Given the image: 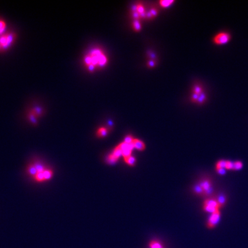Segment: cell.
Wrapping results in <instances>:
<instances>
[{
	"label": "cell",
	"instance_id": "obj_15",
	"mask_svg": "<svg viewBox=\"0 0 248 248\" xmlns=\"http://www.w3.org/2000/svg\"><path fill=\"white\" fill-rule=\"evenodd\" d=\"M33 178L34 180H35L36 182H43L45 181L43 172L37 173Z\"/></svg>",
	"mask_w": 248,
	"mask_h": 248
},
{
	"label": "cell",
	"instance_id": "obj_31",
	"mask_svg": "<svg viewBox=\"0 0 248 248\" xmlns=\"http://www.w3.org/2000/svg\"><path fill=\"white\" fill-rule=\"evenodd\" d=\"M216 171H217V173L220 175H223L226 174V170L225 169H217Z\"/></svg>",
	"mask_w": 248,
	"mask_h": 248
},
{
	"label": "cell",
	"instance_id": "obj_22",
	"mask_svg": "<svg viewBox=\"0 0 248 248\" xmlns=\"http://www.w3.org/2000/svg\"><path fill=\"white\" fill-rule=\"evenodd\" d=\"M158 14V11L156 9H152L146 15V18L152 19L156 16Z\"/></svg>",
	"mask_w": 248,
	"mask_h": 248
},
{
	"label": "cell",
	"instance_id": "obj_25",
	"mask_svg": "<svg viewBox=\"0 0 248 248\" xmlns=\"http://www.w3.org/2000/svg\"><path fill=\"white\" fill-rule=\"evenodd\" d=\"M243 167V163L241 161L234 162L233 171H238L242 169Z\"/></svg>",
	"mask_w": 248,
	"mask_h": 248
},
{
	"label": "cell",
	"instance_id": "obj_13",
	"mask_svg": "<svg viewBox=\"0 0 248 248\" xmlns=\"http://www.w3.org/2000/svg\"><path fill=\"white\" fill-rule=\"evenodd\" d=\"M43 174H44L45 181H47V180H49L51 179V178L53 176L54 172H53V171L51 169L47 168L45 169V171L43 172Z\"/></svg>",
	"mask_w": 248,
	"mask_h": 248
},
{
	"label": "cell",
	"instance_id": "obj_14",
	"mask_svg": "<svg viewBox=\"0 0 248 248\" xmlns=\"http://www.w3.org/2000/svg\"><path fill=\"white\" fill-rule=\"evenodd\" d=\"M149 248H164L162 243L156 240H152L149 244Z\"/></svg>",
	"mask_w": 248,
	"mask_h": 248
},
{
	"label": "cell",
	"instance_id": "obj_5",
	"mask_svg": "<svg viewBox=\"0 0 248 248\" xmlns=\"http://www.w3.org/2000/svg\"><path fill=\"white\" fill-rule=\"evenodd\" d=\"M230 35L227 32H221L217 33L213 39V43L217 45L225 44L230 39Z\"/></svg>",
	"mask_w": 248,
	"mask_h": 248
},
{
	"label": "cell",
	"instance_id": "obj_23",
	"mask_svg": "<svg viewBox=\"0 0 248 248\" xmlns=\"http://www.w3.org/2000/svg\"><path fill=\"white\" fill-rule=\"evenodd\" d=\"M225 164H226V160H219L216 163V170L219 169H225Z\"/></svg>",
	"mask_w": 248,
	"mask_h": 248
},
{
	"label": "cell",
	"instance_id": "obj_18",
	"mask_svg": "<svg viewBox=\"0 0 248 248\" xmlns=\"http://www.w3.org/2000/svg\"><path fill=\"white\" fill-rule=\"evenodd\" d=\"M193 191L195 193H196V194L199 195H203L204 196L203 190L202 188L201 187V186L199 184H198L194 186Z\"/></svg>",
	"mask_w": 248,
	"mask_h": 248
},
{
	"label": "cell",
	"instance_id": "obj_28",
	"mask_svg": "<svg viewBox=\"0 0 248 248\" xmlns=\"http://www.w3.org/2000/svg\"><path fill=\"white\" fill-rule=\"evenodd\" d=\"M132 151L131 150L128 149H125L123 151H122V156L125 158H126L128 157H129L131 156V153H132Z\"/></svg>",
	"mask_w": 248,
	"mask_h": 248
},
{
	"label": "cell",
	"instance_id": "obj_12",
	"mask_svg": "<svg viewBox=\"0 0 248 248\" xmlns=\"http://www.w3.org/2000/svg\"><path fill=\"white\" fill-rule=\"evenodd\" d=\"M108 134V130L106 128L101 127L98 129L96 135L98 137L103 138L106 137Z\"/></svg>",
	"mask_w": 248,
	"mask_h": 248
},
{
	"label": "cell",
	"instance_id": "obj_27",
	"mask_svg": "<svg viewBox=\"0 0 248 248\" xmlns=\"http://www.w3.org/2000/svg\"><path fill=\"white\" fill-rule=\"evenodd\" d=\"M233 168H234V162L229 160H226V164H225L226 170L233 171Z\"/></svg>",
	"mask_w": 248,
	"mask_h": 248
},
{
	"label": "cell",
	"instance_id": "obj_6",
	"mask_svg": "<svg viewBox=\"0 0 248 248\" xmlns=\"http://www.w3.org/2000/svg\"><path fill=\"white\" fill-rule=\"evenodd\" d=\"M221 217V213L220 210L217 211L211 214L210 217L209 218L207 222V227L212 229L216 227L218 223L220 222Z\"/></svg>",
	"mask_w": 248,
	"mask_h": 248
},
{
	"label": "cell",
	"instance_id": "obj_20",
	"mask_svg": "<svg viewBox=\"0 0 248 248\" xmlns=\"http://www.w3.org/2000/svg\"><path fill=\"white\" fill-rule=\"evenodd\" d=\"M106 160H107V162H108L109 164H115V163L117 162L118 159H117V158H115V156H114L111 153V154H110V155H109L108 156Z\"/></svg>",
	"mask_w": 248,
	"mask_h": 248
},
{
	"label": "cell",
	"instance_id": "obj_21",
	"mask_svg": "<svg viewBox=\"0 0 248 248\" xmlns=\"http://www.w3.org/2000/svg\"><path fill=\"white\" fill-rule=\"evenodd\" d=\"M112 154L115 157L117 158L118 159H119V158L120 156H122V151L121 149L117 146L116 148H114V149L113 151Z\"/></svg>",
	"mask_w": 248,
	"mask_h": 248
},
{
	"label": "cell",
	"instance_id": "obj_4",
	"mask_svg": "<svg viewBox=\"0 0 248 248\" xmlns=\"http://www.w3.org/2000/svg\"><path fill=\"white\" fill-rule=\"evenodd\" d=\"M203 209L206 212L210 213L211 214L217 211L220 210V208L217 202L213 198H208L204 200Z\"/></svg>",
	"mask_w": 248,
	"mask_h": 248
},
{
	"label": "cell",
	"instance_id": "obj_32",
	"mask_svg": "<svg viewBox=\"0 0 248 248\" xmlns=\"http://www.w3.org/2000/svg\"><path fill=\"white\" fill-rule=\"evenodd\" d=\"M154 65H155V63H154V62L153 61H150L148 63V66L149 67H153L154 66Z\"/></svg>",
	"mask_w": 248,
	"mask_h": 248
},
{
	"label": "cell",
	"instance_id": "obj_8",
	"mask_svg": "<svg viewBox=\"0 0 248 248\" xmlns=\"http://www.w3.org/2000/svg\"><path fill=\"white\" fill-rule=\"evenodd\" d=\"M213 198L217 202L220 209L225 206L226 202H227V198H226V196L225 195L220 193L217 195H214Z\"/></svg>",
	"mask_w": 248,
	"mask_h": 248
},
{
	"label": "cell",
	"instance_id": "obj_16",
	"mask_svg": "<svg viewBox=\"0 0 248 248\" xmlns=\"http://www.w3.org/2000/svg\"><path fill=\"white\" fill-rule=\"evenodd\" d=\"M125 162L128 164V165H131V166H133L135 164L136 162V158L132 156H131L129 157H128L124 159Z\"/></svg>",
	"mask_w": 248,
	"mask_h": 248
},
{
	"label": "cell",
	"instance_id": "obj_30",
	"mask_svg": "<svg viewBox=\"0 0 248 248\" xmlns=\"http://www.w3.org/2000/svg\"><path fill=\"white\" fill-rule=\"evenodd\" d=\"M133 140H134V138H133V137L132 136L128 135V136H127L125 137L124 142H125V143H126V144H131V143H132Z\"/></svg>",
	"mask_w": 248,
	"mask_h": 248
},
{
	"label": "cell",
	"instance_id": "obj_11",
	"mask_svg": "<svg viewBox=\"0 0 248 248\" xmlns=\"http://www.w3.org/2000/svg\"><path fill=\"white\" fill-rule=\"evenodd\" d=\"M32 163L35 166L37 173H40V172H43L45 169L47 168L45 165H44V164L41 162V161L39 160H35L33 162H32Z\"/></svg>",
	"mask_w": 248,
	"mask_h": 248
},
{
	"label": "cell",
	"instance_id": "obj_29",
	"mask_svg": "<svg viewBox=\"0 0 248 248\" xmlns=\"http://www.w3.org/2000/svg\"><path fill=\"white\" fill-rule=\"evenodd\" d=\"M6 28V23L3 20H0V35H2Z\"/></svg>",
	"mask_w": 248,
	"mask_h": 248
},
{
	"label": "cell",
	"instance_id": "obj_19",
	"mask_svg": "<svg viewBox=\"0 0 248 248\" xmlns=\"http://www.w3.org/2000/svg\"><path fill=\"white\" fill-rule=\"evenodd\" d=\"M37 118L41 117L43 115V110L39 108H35L30 111Z\"/></svg>",
	"mask_w": 248,
	"mask_h": 248
},
{
	"label": "cell",
	"instance_id": "obj_2",
	"mask_svg": "<svg viewBox=\"0 0 248 248\" xmlns=\"http://www.w3.org/2000/svg\"><path fill=\"white\" fill-rule=\"evenodd\" d=\"M16 35L13 33H8L0 36V51L8 48L15 41Z\"/></svg>",
	"mask_w": 248,
	"mask_h": 248
},
{
	"label": "cell",
	"instance_id": "obj_26",
	"mask_svg": "<svg viewBox=\"0 0 248 248\" xmlns=\"http://www.w3.org/2000/svg\"><path fill=\"white\" fill-rule=\"evenodd\" d=\"M133 28L136 32H139L141 29V26L138 20H135L133 23Z\"/></svg>",
	"mask_w": 248,
	"mask_h": 248
},
{
	"label": "cell",
	"instance_id": "obj_17",
	"mask_svg": "<svg viewBox=\"0 0 248 248\" xmlns=\"http://www.w3.org/2000/svg\"><path fill=\"white\" fill-rule=\"evenodd\" d=\"M28 117L29 120L30 121V122L34 125H37V118L32 113V112H29L28 113Z\"/></svg>",
	"mask_w": 248,
	"mask_h": 248
},
{
	"label": "cell",
	"instance_id": "obj_24",
	"mask_svg": "<svg viewBox=\"0 0 248 248\" xmlns=\"http://www.w3.org/2000/svg\"><path fill=\"white\" fill-rule=\"evenodd\" d=\"M173 2H174V1H171V0H170V1H168V0L163 1V0H162L160 1V5L163 8H168V6L171 5L172 3Z\"/></svg>",
	"mask_w": 248,
	"mask_h": 248
},
{
	"label": "cell",
	"instance_id": "obj_3",
	"mask_svg": "<svg viewBox=\"0 0 248 248\" xmlns=\"http://www.w3.org/2000/svg\"><path fill=\"white\" fill-rule=\"evenodd\" d=\"M206 100V96L203 93V88L198 84L195 85L193 88L191 101L199 104H202Z\"/></svg>",
	"mask_w": 248,
	"mask_h": 248
},
{
	"label": "cell",
	"instance_id": "obj_1",
	"mask_svg": "<svg viewBox=\"0 0 248 248\" xmlns=\"http://www.w3.org/2000/svg\"><path fill=\"white\" fill-rule=\"evenodd\" d=\"M108 61L107 56L101 50L98 48L91 50L84 58V63L90 71L104 67L107 64Z\"/></svg>",
	"mask_w": 248,
	"mask_h": 248
},
{
	"label": "cell",
	"instance_id": "obj_10",
	"mask_svg": "<svg viewBox=\"0 0 248 248\" xmlns=\"http://www.w3.org/2000/svg\"><path fill=\"white\" fill-rule=\"evenodd\" d=\"M132 144L134 146V148L137 149L138 151H144L145 148V144L140 140L134 138V140L132 142Z\"/></svg>",
	"mask_w": 248,
	"mask_h": 248
},
{
	"label": "cell",
	"instance_id": "obj_9",
	"mask_svg": "<svg viewBox=\"0 0 248 248\" xmlns=\"http://www.w3.org/2000/svg\"><path fill=\"white\" fill-rule=\"evenodd\" d=\"M26 171H27L28 175L32 176V178H33L37 173V169H36L35 166L32 163V162L28 164V165L27 166Z\"/></svg>",
	"mask_w": 248,
	"mask_h": 248
},
{
	"label": "cell",
	"instance_id": "obj_7",
	"mask_svg": "<svg viewBox=\"0 0 248 248\" xmlns=\"http://www.w3.org/2000/svg\"><path fill=\"white\" fill-rule=\"evenodd\" d=\"M199 184L200 185L201 187L203 190L204 196H209L213 193V183L212 181L210 179L207 178L204 179Z\"/></svg>",
	"mask_w": 248,
	"mask_h": 248
}]
</instances>
